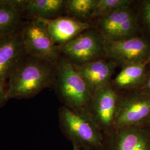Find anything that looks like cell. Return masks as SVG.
I'll return each instance as SVG.
<instances>
[{"instance_id": "cell-1", "label": "cell", "mask_w": 150, "mask_h": 150, "mask_svg": "<svg viewBox=\"0 0 150 150\" xmlns=\"http://www.w3.org/2000/svg\"><path fill=\"white\" fill-rule=\"evenodd\" d=\"M56 66L26 55L7 83L9 99H27L53 87Z\"/></svg>"}, {"instance_id": "cell-2", "label": "cell", "mask_w": 150, "mask_h": 150, "mask_svg": "<svg viewBox=\"0 0 150 150\" xmlns=\"http://www.w3.org/2000/svg\"><path fill=\"white\" fill-rule=\"evenodd\" d=\"M53 87L63 106L76 111H87L93 93L75 66L61 54Z\"/></svg>"}, {"instance_id": "cell-3", "label": "cell", "mask_w": 150, "mask_h": 150, "mask_svg": "<svg viewBox=\"0 0 150 150\" xmlns=\"http://www.w3.org/2000/svg\"><path fill=\"white\" fill-rule=\"evenodd\" d=\"M59 117L60 129L73 146L101 150L103 134L87 111H76L62 106Z\"/></svg>"}, {"instance_id": "cell-4", "label": "cell", "mask_w": 150, "mask_h": 150, "mask_svg": "<svg viewBox=\"0 0 150 150\" xmlns=\"http://www.w3.org/2000/svg\"><path fill=\"white\" fill-rule=\"evenodd\" d=\"M60 54L75 66H80L107 57L106 40L93 28L59 47Z\"/></svg>"}, {"instance_id": "cell-5", "label": "cell", "mask_w": 150, "mask_h": 150, "mask_svg": "<svg viewBox=\"0 0 150 150\" xmlns=\"http://www.w3.org/2000/svg\"><path fill=\"white\" fill-rule=\"evenodd\" d=\"M21 32L27 55L57 65L61 56L59 47L54 43L42 21L38 19L25 21Z\"/></svg>"}, {"instance_id": "cell-6", "label": "cell", "mask_w": 150, "mask_h": 150, "mask_svg": "<svg viewBox=\"0 0 150 150\" xmlns=\"http://www.w3.org/2000/svg\"><path fill=\"white\" fill-rule=\"evenodd\" d=\"M121 93L111 85L93 94L87 107L92 120L103 135L116 130V120Z\"/></svg>"}, {"instance_id": "cell-7", "label": "cell", "mask_w": 150, "mask_h": 150, "mask_svg": "<svg viewBox=\"0 0 150 150\" xmlns=\"http://www.w3.org/2000/svg\"><path fill=\"white\" fill-rule=\"evenodd\" d=\"M150 121V95L140 90L121 94L116 129L148 125Z\"/></svg>"}, {"instance_id": "cell-8", "label": "cell", "mask_w": 150, "mask_h": 150, "mask_svg": "<svg viewBox=\"0 0 150 150\" xmlns=\"http://www.w3.org/2000/svg\"><path fill=\"white\" fill-rule=\"evenodd\" d=\"M97 30L107 41H118L138 36L137 16L130 7L112 12L99 18Z\"/></svg>"}, {"instance_id": "cell-9", "label": "cell", "mask_w": 150, "mask_h": 150, "mask_svg": "<svg viewBox=\"0 0 150 150\" xmlns=\"http://www.w3.org/2000/svg\"><path fill=\"white\" fill-rule=\"evenodd\" d=\"M107 57L117 64L150 62V44L144 38L136 36L118 41L106 40Z\"/></svg>"}, {"instance_id": "cell-10", "label": "cell", "mask_w": 150, "mask_h": 150, "mask_svg": "<svg viewBox=\"0 0 150 150\" xmlns=\"http://www.w3.org/2000/svg\"><path fill=\"white\" fill-rule=\"evenodd\" d=\"M100 150H150L149 125L117 129L103 135Z\"/></svg>"}, {"instance_id": "cell-11", "label": "cell", "mask_w": 150, "mask_h": 150, "mask_svg": "<svg viewBox=\"0 0 150 150\" xmlns=\"http://www.w3.org/2000/svg\"><path fill=\"white\" fill-rule=\"evenodd\" d=\"M26 55L21 30L0 38V82L7 84L12 74Z\"/></svg>"}, {"instance_id": "cell-12", "label": "cell", "mask_w": 150, "mask_h": 150, "mask_svg": "<svg viewBox=\"0 0 150 150\" xmlns=\"http://www.w3.org/2000/svg\"><path fill=\"white\" fill-rule=\"evenodd\" d=\"M41 20L44 23L54 43L59 47L93 27L88 22L81 21L68 16H61L53 20Z\"/></svg>"}, {"instance_id": "cell-13", "label": "cell", "mask_w": 150, "mask_h": 150, "mask_svg": "<svg viewBox=\"0 0 150 150\" xmlns=\"http://www.w3.org/2000/svg\"><path fill=\"white\" fill-rule=\"evenodd\" d=\"M117 64L111 59H99L80 66H75L92 93L111 85Z\"/></svg>"}, {"instance_id": "cell-14", "label": "cell", "mask_w": 150, "mask_h": 150, "mask_svg": "<svg viewBox=\"0 0 150 150\" xmlns=\"http://www.w3.org/2000/svg\"><path fill=\"white\" fill-rule=\"evenodd\" d=\"M25 0H0V38L17 32L23 21Z\"/></svg>"}, {"instance_id": "cell-15", "label": "cell", "mask_w": 150, "mask_h": 150, "mask_svg": "<svg viewBox=\"0 0 150 150\" xmlns=\"http://www.w3.org/2000/svg\"><path fill=\"white\" fill-rule=\"evenodd\" d=\"M66 0H25L23 17L30 20H53L65 12Z\"/></svg>"}, {"instance_id": "cell-16", "label": "cell", "mask_w": 150, "mask_h": 150, "mask_svg": "<svg viewBox=\"0 0 150 150\" xmlns=\"http://www.w3.org/2000/svg\"><path fill=\"white\" fill-rule=\"evenodd\" d=\"M149 64L147 62L124 65L111 85L118 91L139 90L145 82L147 74L146 66Z\"/></svg>"}, {"instance_id": "cell-17", "label": "cell", "mask_w": 150, "mask_h": 150, "mask_svg": "<svg viewBox=\"0 0 150 150\" xmlns=\"http://www.w3.org/2000/svg\"><path fill=\"white\" fill-rule=\"evenodd\" d=\"M98 0H67L65 12L69 17L85 21L84 20L92 18Z\"/></svg>"}, {"instance_id": "cell-18", "label": "cell", "mask_w": 150, "mask_h": 150, "mask_svg": "<svg viewBox=\"0 0 150 150\" xmlns=\"http://www.w3.org/2000/svg\"><path fill=\"white\" fill-rule=\"evenodd\" d=\"M131 0H98L92 18H101L121 8L130 7Z\"/></svg>"}, {"instance_id": "cell-19", "label": "cell", "mask_w": 150, "mask_h": 150, "mask_svg": "<svg viewBox=\"0 0 150 150\" xmlns=\"http://www.w3.org/2000/svg\"><path fill=\"white\" fill-rule=\"evenodd\" d=\"M142 19L150 32V0L143 1L141 6Z\"/></svg>"}, {"instance_id": "cell-20", "label": "cell", "mask_w": 150, "mask_h": 150, "mask_svg": "<svg viewBox=\"0 0 150 150\" xmlns=\"http://www.w3.org/2000/svg\"><path fill=\"white\" fill-rule=\"evenodd\" d=\"M8 100L10 99L8 96L7 84L0 82V108L5 106Z\"/></svg>"}, {"instance_id": "cell-21", "label": "cell", "mask_w": 150, "mask_h": 150, "mask_svg": "<svg viewBox=\"0 0 150 150\" xmlns=\"http://www.w3.org/2000/svg\"><path fill=\"white\" fill-rule=\"evenodd\" d=\"M150 95V71L147 72L145 82L142 87L139 89Z\"/></svg>"}, {"instance_id": "cell-22", "label": "cell", "mask_w": 150, "mask_h": 150, "mask_svg": "<svg viewBox=\"0 0 150 150\" xmlns=\"http://www.w3.org/2000/svg\"><path fill=\"white\" fill-rule=\"evenodd\" d=\"M73 150H100L98 149H80L76 146H73Z\"/></svg>"}, {"instance_id": "cell-23", "label": "cell", "mask_w": 150, "mask_h": 150, "mask_svg": "<svg viewBox=\"0 0 150 150\" xmlns=\"http://www.w3.org/2000/svg\"><path fill=\"white\" fill-rule=\"evenodd\" d=\"M148 125H149V127H150V122H149V124H148Z\"/></svg>"}, {"instance_id": "cell-24", "label": "cell", "mask_w": 150, "mask_h": 150, "mask_svg": "<svg viewBox=\"0 0 150 150\" xmlns=\"http://www.w3.org/2000/svg\"><path fill=\"white\" fill-rule=\"evenodd\" d=\"M149 64H150V62H149Z\"/></svg>"}]
</instances>
